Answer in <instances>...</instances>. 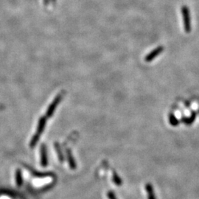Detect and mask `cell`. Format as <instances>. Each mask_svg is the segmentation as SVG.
<instances>
[{"instance_id":"9c48e42d","label":"cell","mask_w":199,"mask_h":199,"mask_svg":"<svg viewBox=\"0 0 199 199\" xmlns=\"http://www.w3.org/2000/svg\"><path fill=\"white\" fill-rule=\"evenodd\" d=\"M55 150H56V152L58 153V156L59 161H60L61 162H63L64 160V155H63V153H62L61 148L60 147V145H59V144L58 142L55 143Z\"/></svg>"},{"instance_id":"2e32d148","label":"cell","mask_w":199,"mask_h":199,"mask_svg":"<svg viewBox=\"0 0 199 199\" xmlns=\"http://www.w3.org/2000/svg\"><path fill=\"white\" fill-rule=\"evenodd\" d=\"M44 2H45V4H47L48 0H44Z\"/></svg>"},{"instance_id":"9a60e30c","label":"cell","mask_w":199,"mask_h":199,"mask_svg":"<svg viewBox=\"0 0 199 199\" xmlns=\"http://www.w3.org/2000/svg\"><path fill=\"white\" fill-rule=\"evenodd\" d=\"M108 197H109V199H117L114 193L111 191H110L108 193Z\"/></svg>"},{"instance_id":"8992f818","label":"cell","mask_w":199,"mask_h":199,"mask_svg":"<svg viewBox=\"0 0 199 199\" xmlns=\"http://www.w3.org/2000/svg\"><path fill=\"white\" fill-rule=\"evenodd\" d=\"M46 123H47V119L45 117H41L40 118L39 121H38V125L37 127V131H36V133H38V134L41 135L42 134L44 130L45 126H46Z\"/></svg>"},{"instance_id":"52a82bcc","label":"cell","mask_w":199,"mask_h":199,"mask_svg":"<svg viewBox=\"0 0 199 199\" xmlns=\"http://www.w3.org/2000/svg\"><path fill=\"white\" fill-rule=\"evenodd\" d=\"M26 168L29 169V170L30 171L31 173L33 174L34 176H36V177H38V178H44V177H47V176H52V174L51 173H38V172H36V170H32V169L30 168V167H27L26 166Z\"/></svg>"},{"instance_id":"6da1fadb","label":"cell","mask_w":199,"mask_h":199,"mask_svg":"<svg viewBox=\"0 0 199 199\" xmlns=\"http://www.w3.org/2000/svg\"><path fill=\"white\" fill-rule=\"evenodd\" d=\"M181 13H182L183 22H184V28L186 33H189L191 31V23H190V16L189 8L184 5L181 8Z\"/></svg>"},{"instance_id":"277c9868","label":"cell","mask_w":199,"mask_h":199,"mask_svg":"<svg viewBox=\"0 0 199 199\" xmlns=\"http://www.w3.org/2000/svg\"><path fill=\"white\" fill-rule=\"evenodd\" d=\"M41 164L44 167H47L48 164L47 160V148L45 145H41Z\"/></svg>"},{"instance_id":"7a4b0ae2","label":"cell","mask_w":199,"mask_h":199,"mask_svg":"<svg viewBox=\"0 0 199 199\" xmlns=\"http://www.w3.org/2000/svg\"><path fill=\"white\" fill-rule=\"evenodd\" d=\"M62 97L63 96L61 94H59V95L54 99V100L52 101V103L50 105V106H49L47 109V113H46L47 117H50L52 116V114H53L54 112H55V109L57 108L58 105L60 103L61 100L62 99Z\"/></svg>"},{"instance_id":"5bb4252c","label":"cell","mask_w":199,"mask_h":199,"mask_svg":"<svg viewBox=\"0 0 199 199\" xmlns=\"http://www.w3.org/2000/svg\"><path fill=\"white\" fill-rule=\"evenodd\" d=\"M195 113H193V115H191L190 117L183 119L182 121L184 122L185 124H187V125H190V124L193 123V121L195 120Z\"/></svg>"},{"instance_id":"5b68a950","label":"cell","mask_w":199,"mask_h":199,"mask_svg":"<svg viewBox=\"0 0 199 199\" xmlns=\"http://www.w3.org/2000/svg\"><path fill=\"white\" fill-rule=\"evenodd\" d=\"M66 156H67V160H68V162H69V167H70L72 170H75V169H76L77 167L76 162L75 161L74 157H73L71 151L69 149H66Z\"/></svg>"},{"instance_id":"7c38bea8","label":"cell","mask_w":199,"mask_h":199,"mask_svg":"<svg viewBox=\"0 0 199 199\" xmlns=\"http://www.w3.org/2000/svg\"><path fill=\"white\" fill-rule=\"evenodd\" d=\"M112 179H113V181H114V184L117 185V186H120V185H122V184H123V181H122V179L119 177V176L117 174V173L115 172V171L113 172Z\"/></svg>"},{"instance_id":"30bf717a","label":"cell","mask_w":199,"mask_h":199,"mask_svg":"<svg viewBox=\"0 0 199 199\" xmlns=\"http://www.w3.org/2000/svg\"><path fill=\"white\" fill-rule=\"evenodd\" d=\"M146 190H147V193L148 195V199H156L155 198L154 193H153V187L151 184H146Z\"/></svg>"},{"instance_id":"8fae6325","label":"cell","mask_w":199,"mask_h":199,"mask_svg":"<svg viewBox=\"0 0 199 199\" xmlns=\"http://www.w3.org/2000/svg\"><path fill=\"white\" fill-rule=\"evenodd\" d=\"M40 137H41V135H40V134H38V133H36V134H35V135L33 137L32 139H31L30 143V147L31 148H34L35 146L36 145V144L38 143V140H39Z\"/></svg>"},{"instance_id":"4fadbf2b","label":"cell","mask_w":199,"mask_h":199,"mask_svg":"<svg viewBox=\"0 0 199 199\" xmlns=\"http://www.w3.org/2000/svg\"><path fill=\"white\" fill-rule=\"evenodd\" d=\"M169 120H170L171 125H173V126H177L179 125V120L176 118L174 114H170V115H169Z\"/></svg>"},{"instance_id":"ba28073f","label":"cell","mask_w":199,"mask_h":199,"mask_svg":"<svg viewBox=\"0 0 199 199\" xmlns=\"http://www.w3.org/2000/svg\"><path fill=\"white\" fill-rule=\"evenodd\" d=\"M16 184L18 187H21L23 183V180H22V172L19 169H17L16 172Z\"/></svg>"},{"instance_id":"3957f363","label":"cell","mask_w":199,"mask_h":199,"mask_svg":"<svg viewBox=\"0 0 199 199\" xmlns=\"http://www.w3.org/2000/svg\"><path fill=\"white\" fill-rule=\"evenodd\" d=\"M163 50H164V47H162V46L158 47L155 49V50H153L151 52H150L147 56L145 57V61L146 62L152 61L155 58L159 56V55H160V53H161L162 52H163Z\"/></svg>"}]
</instances>
